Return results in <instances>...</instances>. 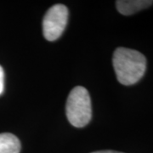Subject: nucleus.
<instances>
[{
  "label": "nucleus",
  "instance_id": "3",
  "mask_svg": "<svg viewBox=\"0 0 153 153\" xmlns=\"http://www.w3.org/2000/svg\"><path fill=\"white\" fill-rule=\"evenodd\" d=\"M68 19V10L63 4L52 6L43 21L44 38L49 41H55L60 38L66 27Z\"/></svg>",
  "mask_w": 153,
  "mask_h": 153
},
{
  "label": "nucleus",
  "instance_id": "7",
  "mask_svg": "<svg viewBox=\"0 0 153 153\" xmlns=\"http://www.w3.org/2000/svg\"><path fill=\"white\" fill-rule=\"evenodd\" d=\"M92 153H123L118 152H114V151H100V152H95Z\"/></svg>",
  "mask_w": 153,
  "mask_h": 153
},
{
  "label": "nucleus",
  "instance_id": "6",
  "mask_svg": "<svg viewBox=\"0 0 153 153\" xmlns=\"http://www.w3.org/2000/svg\"><path fill=\"white\" fill-rule=\"evenodd\" d=\"M4 73L2 66H0V94L4 91Z\"/></svg>",
  "mask_w": 153,
  "mask_h": 153
},
{
  "label": "nucleus",
  "instance_id": "5",
  "mask_svg": "<svg viewBox=\"0 0 153 153\" xmlns=\"http://www.w3.org/2000/svg\"><path fill=\"white\" fill-rule=\"evenodd\" d=\"M21 142L10 133L0 134V153H20Z\"/></svg>",
  "mask_w": 153,
  "mask_h": 153
},
{
  "label": "nucleus",
  "instance_id": "1",
  "mask_svg": "<svg viewBox=\"0 0 153 153\" xmlns=\"http://www.w3.org/2000/svg\"><path fill=\"white\" fill-rule=\"evenodd\" d=\"M112 63L118 82L127 86L139 82L146 69V59L144 55L123 47L114 51Z\"/></svg>",
  "mask_w": 153,
  "mask_h": 153
},
{
  "label": "nucleus",
  "instance_id": "4",
  "mask_svg": "<svg viewBox=\"0 0 153 153\" xmlns=\"http://www.w3.org/2000/svg\"><path fill=\"white\" fill-rule=\"evenodd\" d=\"M152 4L153 1L151 0H118L116 2V6L122 15L130 16L146 9L152 5Z\"/></svg>",
  "mask_w": 153,
  "mask_h": 153
},
{
  "label": "nucleus",
  "instance_id": "2",
  "mask_svg": "<svg viewBox=\"0 0 153 153\" xmlns=\"http://www.w3.org/2000/svg\"><path fill=\"white\" fill-rule=\"evenodd\" d=\"M66 111L67 119L74 127L82 128L90 122L92 117L91 100L85 88L77 86L70 92Z\"/></svg>",
  "mask_w": 153,
  "mask_h": 153
}]
</instances>
